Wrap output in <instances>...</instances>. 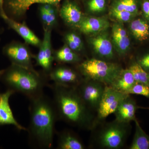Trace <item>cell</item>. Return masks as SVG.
Returning <instances> with one entry per match:
<instances>
[{
	"instance_id": "1",
	"label": "cell",
	"mask_w": 149,
	"mask_h": 149,
	"mask_svg": "<svg viewBox=\"0 0 149 149\" xmlns=\"http://www.w3.org/2000/svg\"><path fill=\"white\" fill-rule=\"evenodd\" d=\"M53 95V102L58 120L81 129L91 131L94 126L95 114L80 97L76 88L55 83L48 85Z\"/></svg>"
},
{
	"instance_id": "2",
	"label": "cell",
	"mask_w": 149,
	"mask_h": 149,
	"mask_svg": "<svg viewBox=\"0 0 149 149\" xmlns=\"http://www.w3.org/2000/svg\"><path fill=\"white\" fill-rule=\"evenodd\" d=\"M29 100L30 118L27 131L29 143L38 148L50 149L58 120L52 100L43 93Z\"/></svg>"
},
{
	"instance_id": "3",
	"label": "cell",
	"mask_w": 149,
	"mask_h": 149,
	"mask_svg": "<svg viewBox=\"0 0 149 149\" xmlns=\"http://www.w3.org/2000/svg\"><path fill=\"white\" fill-rule=\"evenodd\" d=\"M47 78L36 70L13 64L0 70V82L29 100L44 93V88L49 85Z\"/></svg>"
},
{
	"instance_id": "4",
	"label": "cell",
	"mask_w": 149,
	"mask_h": 149,
	"mask_svg": "<svg viewBox=\"0 0 149 149\" xmlns=\"http://www.w3.org/2000/svg\"><path fill=\"white\" fill-rule=\"evenodd\" d=\"M131 131L130 123L115 119L95 125L91 130L90 148L100 149H120L125 145Z\"/></svg>"
},
{
	"instance_id": "5",
	"label": "cell",
	"mask_w": 149,
	"mask_h": 149,
	"mask_svg": "<svg viewBox=\"0 0 149 149\" xmlns=\"http://www.w3.org/2000/svg\"><path fill=\"white\" fill-rule=\"evenodd\" d=\"M123 68L113 62L93 58L81 62L77 69L84 78L99 81L110 86Z\"/></svg>"
},
{
	"instance_id": "6",
	"label": "cell",
	"mask_w": 149,
	"mask_h": 149,
	"mask_svg": "<svg viewBox=\"0 0 149 149\" xmlns=\"http://www.w3.org/2000/svg\"><path fill=\"white\" fill-rule=\"evenodd\" d=\"M107 85L96 80L84 78L76 90L84 103L95 114Z\"/></svg>"
},
{
	"instance_id": "7",
	"label": "cell",
	"mask_w": 149,
	"mask_h": 149,
	"mask_svg": "<svg viewBox=\"0 0 149 149\" xmlns=\"http://www.w3.org/2000/svg\"><path fill=\"white\" fill-rule=\"evenodd\" d=\"M128 95H129L120 93L107 85L95 113L94 127L106 120L111 114H113L120 103Z\"/></svg>"
},
{
	"instance_id": "8",
	"label": "cell",
	"mask_w": 149,
	"mask_h": 149,
	"mask_svg": "<svg viewBox=\"0 0 149 149\" xmlns=\"http://www.w3.org/2000/svg\"><path fill=\"white\" fill-rule=\"evenodd\" d=\"M3 52L11 64L35 70L32 63L33 56L26 45L14 41L4 47Z\"/></svg>"
},
{
	"instance_id": "9",
	"label": "cell",
	"mask_w": 149,
	"mask_h": 149,
	"mask_svg": "<svg viewBox=\"0 0 149 149\" xmlns=\"http://www.w3.org/2000/svg\"><path fill=\"white\" fill-rule=\"evenodd\" d=\"M49 78L56 85L76 88L84 77L79 72L68 67L60 65L52 69L48 74Z\"/></svg>"
},
{
	"instance_id": "10",
	"label": "cell",
	"mask_w": 149,
	"mask_h": 149,
	"mask_svg": "<svg viewBox=\"0 0 149 149\" xmlns=\"http://www.w3.org/2000/svg\"><path fill=\"white\" fill-rule=\"evenodd\" d=\"M64 0H4V10L7 15L16 20L23 16L32 5L36 3L58 4Z\"/></svg>"
},
{
	"instance_id": "11",
	"label": "cell",
	"mask_w": 149,
	"mask_h": 149,
	"mask_svg": "<svg viewBox=\"0 0 149 149\" xmlns=\"http://www.w3.org/2000/svg\"><path fill=\"white\" fill-rule=\"evenodd\" d=\"M108 34L106 31H105L92 35L89 41L97 56L95 58L110 61L114 58V48Z\"/></svg>"
},
{
	"instance_id": "12",
	"label": "cell",
	"mask_w": 149,
	"mask_h": 149,
	"mask_svg": "<svg viewBox=\"0 0 149 149\" xmlns=\"http://www.w3.org/2000/svg\"><path fill=\"white\" fill-rule=\"evenodd\" d=\"M51 28H44V37L40 45L39 52L34 57L38 65L42 68L46 74H48L52 69L54 61V53L51 41Z\"/></svg>"
},
{
	"instance_id": "13",
	"label": "cell",
	"mask_w": 149,
	"mask_h": 149,
	"mask_svg": "<svg viewBox=\"0 0 149 149\" xmlns=\"http://www.w3.org/2000/svg\"><path fill=\"white\" fill-rule=\"evenodd\" d=\"M14 93V91L8 89L3 93L0 92V126L13 125L19 131H27V128L19 123L15 117L10 105V98Z\"/></svg>"
},
{
	"instance_id": "14",
	"label": "cell",
	"mask_w": 149,
	"mask_h": 149,
	"mask_svg": "<svg viewBox=\"0 0 149 149\" xmlns=\"http://www.w3.org/2000/svg\"><path fill=\"white\" fill-rule=\"evenodd\" d=\"M59 13L67 25L77 29L85 16L80 7L72 0H64Z\"/></svg>"
},
{
	"instance_id": "15",
	"label": "cell",
	"mask_w": 149,
	"mask_h": 149,
	"mask_svg": "<svg viewBox=\"0 0 149 149\" xmlns=\"http://www.w3.org/2000/svg\"><path fill=\"white\" fill-rule=\"evenodd\" d=\"M0 17L3 19L9 27L22 37L25 42L35 47H40L42 41L26 24L19 22L9 17L5 13H2Z\"/></svg>"
},
{
	"instance_id": "16",
	"label": "cell",
	"mask_w": 149,
	"mask_h": 149,
	"mask_svg": "<svg viewBox=\"0 0 149 149\" xmlns=\"http://www.w3.org/2000/svg\"><path fill=\"white\" fill-rule=\"evenodd\" d=\"M112 42L119 55H125L129 50L130 40L123 23L116 22L112 28Z\"/></svg>"
},
{
	"instance_id": "17",
	"label": "cell",
	"mask_w": 149,
	"mask_h": 149,
	"mask_svg": "<svg viewBox=\"0 0 149 149\" xmlns=\"http://www.w3.org/2000/svg\"><path fill=\"white\" fill-rule=\"evenodd\" d=\"M109 25L106 17L85 16L77 29L85 35L92 36L106 31Z\"/></svg>"
},
{
	"instance_id": "18",
	"label": "cell",
	"mask_w": 149,
	"mask_h": 149,
	"mask_svg": "<svg viewBox=\"0 0 149 149\" xmlns=\"http://www.w3.org/2000/svg\"><path fill=\"white\" fill-rule=\"evenodd\" d=\"M140 108L136 100L130 95L121 101L113 114L115 119L121 122L130 123L137 119L136 113L137 110Z\"/></svg>"
},
{
	"instance_id": "19",
	"label": "cell",
	"mask_w": 149,
	"mask_h": 149,
	"mask_svg": "<svg viewBox=\"0 0 149 149\" xmlns=\"http://www.w3.org/2000/svg\"><path fill=\"white\" fill-rule=\"evenodd\" d=\"M57 149H85V144L77 133L65 129L57 133Z\"/></svg>"
},
{
	"instance_id": "20",
	"label": "cell",
	"mask_w": 149,
	"mask_h": 149,
	"mask_svg": "<svg viewBox=\"0 0 149 149\" xmlns=\"http://www.w3.org/2000/svg\"><path fill=\"white\" fill-rule=\"evenodd\" d=\"M136 83L130 70L128 68H123L114 81L109 86L120 93L127 94L128 91Z\"/></svg>"
},
{
	"instance_id": "21",
	"label": "cell",
	"mask_w": 149,
	"mask_h": 149,
	"mask_svg": "<svg viewBox=\"0 0 149 149\" xmlns=\"http://www.w3.org/2000/svg\"><path fill=\"white\" fill-rule=\"evenodd\" d=\"M130 33L136 40L140 42L149 38V22L145 19H134L130 22Z\"/></svg>"
},
{
	"instance_id": "22",
	"label": "cell",
	"mask_w": 149,
	"mask_h": 149,
	"mask_svg": "<svg viewBox=\"0 0 149 149\" xmlns=\"http://www.w3.org/2000/svg\"><path fill=\"white\" fill-rule=\"evenodd\" d=\"M54 57V60L59 63L74 64L81 62L79 55L66 45L55 52Z\"/></svg>"
},
{
	"instance_id": "23",
	"label": "cell",
	"mask_w": 149,
	"mask_h": 149,
	"mask_svg": "<svg viewBox=\"0 0 149 149\" xmlns=\"http://www.w3.org/2000/svg\"><path fill=\"white\" fill-rule=\"evenodd\" d=\"M135 132L129 149H149V136L141 127L137 119L134 120Z\"/></svg>"
},
{
	"instance_id": "24",
	"label": "cell",
	"mask_w": 149,
	"mask_h": 149,
	"mask_svg": "<svg viewBox=\"0 0 149 149\" xmlns=\"http://www.w3.org/2000/svg\"><path fill=\"white\" fill-rule=\"evenodd\" d=\"M141 2V0H112L109 8L126 11L137 15Z\"/></svg>"
},
{
	"instance_id": "25",
	"label": "cell",
	"mask_w": 149,
	"mask_h": 149,
	"mask_svg": "<svg viewBox=\"0 0 149 149\" xmlns=\"http://www.w3.org/2000/svg\"><path fill=\"white\" fill-rule=\"evenodd\" d=\"M133 74L136 83L149 85V73L137 62H133L128 68Z\"/></svg>"
},
{
	"instance_id": "26",
	"label": "cell",
	"mask_w": 149,
	"mask_h": 149,
	"mask_svg": "<svg viewBox=\"0 0 149 149\" xmlns=\"http://www.w3.org/2000/svg\"><path fill=\"white\" fill-rule=\"evenodd\" d=\"M65 40L66 45L77 53L83 50V40L80 36L76 33L73 32L68 33L65 37Z\"/></svg>"
},
{
	"instance_id": "27",
	"label": "cell",
	"mask_w": 149,
	"mask_h": 149,
	"mask_svg": "<svg viewBox=\"0 0 149 149\" xmlns=\"http://www.w3.org/2000/svg\"><path fill=\"white\" fill-rule=\"evenodd\" d=\"M109 14L117 22L121 23L130 22L137 16L134 14L126 11L118 10L110 8H109Z\"/></svg>"
},
{
	"instance_id": "28",
	"label": "cell",
	"mask_w": 149,
	"mask_h": 149,
	"mask_svg": "<svg viewBox=\"0 0 149 149\" xmlns=\"http://www.w3.org/2000/svg\"><path fill=\"white\" fill-rule=\"evenodd\" d=\"M108 0H88L86 2V7L91 13H100L106 10Z\"/></svg>"
},
{
	"instance_id": "29",
	"label": "cell",
	"mask_w": 149,
	"mask_h": 149,
	"mask_svg": "<svg viewBox=\"0 0 149 149\" xmlns=\"http://www.w3.org/2000/svg\"><path fill=\"white\" fill-rule=\"evenodd\" d=\"M128 95H140L149 99V85L136 83L127 92Z\"/></svg>"
},
{
	"instance_id": "30",
	"label": "cell",
	"mask_w": 149,
	"mask_h": 149,
	"mask_svg": "<svg viewBox=\"0 0 149 149\" xmlns=\"http://www.w3.org/2000/svg\"><path fill=\"white\" fill-rule=\"evenodd\" d=\"M40 17L45 27L51 28L55 25L57 20V13H49L40 9Z\"/></svg>"
},
{
	"instance_id": "31",
	"label": "cell",
	"mask_w": 149,
	"mask_h": 149,
	"mask_svg": "<svg viewBox=\"0 0 149 149\" xmlns=\"http://www.w3.org/2000/svg\"><path fill=\"white\" fill-rule=\"evenodd\" d=\"M136 62L149 73V53L141 56Z\"/></svg>"
},
{
	"instance_id": "32",
	"label": "cell",
	"mask_w": 149,
	"mask_h": 149,
	"mask_svg": "<svg viewBox=\"0 0 149 149\" xmlns=\"http://www.w3.org/2000/svg\"><path fill=\"white\" fill-rule=\"evenodd\" d=\"M141 8L144 19L149 22V0H141Z\"/></svg>"
},
{
	"instance_id": "33",
	"label": "cell",
	"mask_w": 149,
	"mask_h": 149,
	"mask_svg": "<svg viewBox=\"0 0 149 149\" xmlns=\"http://www.w3.org/2000/svg\"><path fill=\"white\" fill-rule=\"evenodd\" d=\"M4 1V0H0V15L5 13L3 8Z\"/></svg>"
}]
</instances>
